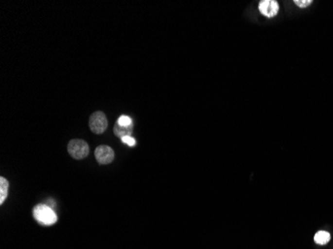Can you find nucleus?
I'll list each match as a JSON object with an SVG mask.
<instances>
[{
    "label": "nucleus",
    "instance_id": "6",
    "mask_svg": "<svg viewBox=\"0 0 333 249\" xmlns=\"http://www.w3.org/2000/svg\"><path fill=\"white\" fill-rule=\"evenodd\" d=\"M133 132V125L129 127H122L118 124H116L114 127V133L117 137H120L121 139L126 136H131Z\"/></svg>",
    "mask_w": 333,
    "mask_h": 249
},
{
    "label": "nucleus",
    "instance_id": "10",
    "mask_svg": "<svg viewBox=\"0 0 333 249\" xmlns=\"http://www.w3.org/2000/svg\"><path fill=\"white\" fill-rule=\"evenodd\" d=\"M295 3H296L298 6L303 8V7L309 6V5L312 3V1H311V0H296Z\"/></svg>",
    "mask_w": 333,
    "mask_h": 249
},
{
    "label": "nucleus",
    "instance_id": "9",
    "mask_svg": "<svg viewBox=\"0 0 333 249\" xmlns=\"http://www.w3.org/2000/svg\"><path fill=\"white\" fill-rule=\"evenodd\" d=\"M116 124H118L122 127H129V126H132L133 125V122H132V119L128 116H121L118 121H117Z\"/></svg>",
    "mask_w": 333,
    "mask_h": 249
},
{
    "label": "nucleus",
    "instance_id": "1",
    "mask_svg": "<svg viewBox=\"0 0 333 249\" xmlns=\"http://www.w3.org/2000/svg\"><path fill=\"white\" fill-rule=\"evenodd\" d=\"M35 219L43 225H52L57 221V216L54 210L47 204H38L33 209Z\"/></svg>",
    "mask_w": 333,
    "mask_h": 249
},
{
    "label": "nucleus",
    "instance_id": "11",
    "mask_svg": "<svg viewBox=\"0 0 333 249\" xmlns=\"http://www.w3.org/2000/svg\"><path fill=\"white\" fill-rule=\"evenodd\" d=\"M122 142H123V143H125V144H127V145H128V146H130V147H134V146L136 145V141H135V139H134V138H132L131 136H126V137L122 138Z\"/></svg>",
    "mask_w": 333,
    "mask_h": 249
},
{
    "label": "nucleus",
    "instance_id": "3",
    "mask_svg": "<svg viewBox=\"0 0 333 249\" xmlns=\"http://www.w3.org/2000/svg\"><path fill=\"white\" fill-rule=\"evenodd\" d=\"M89 126L93 133H102L108 127V120L103 112H95L91 115L89 120Z\"/></svg>",
    "mask_w": 333,
    "mask_h": 249
},
{
    "label": "nucleus",
    "instance_id": "7",
    "mask_svg": "<svg viewBox=\"0 0 333 249\" xmlns=\"http://www.w3.org/2000/svg\"><path fill=\"white\" fill-rule=\"evenodd\" d=\"M331 235L329 232H324V231H320L318 232L315 233V243L319 244V245H325L330 241Z\"/></svg>",
    "mask_w": 333,
    "mask_h": 249
},
{
    "label": "nucleus",
    "instance_id": "5",
    "mask_svg": "<svg viewBox=\"0 0 333 249\" xmlns=\"http://www.w3.org/2000/svg\"><path fill=\"white\" fill-rule=\"evenodd\" d=\"M259 8L263 15L271 18L279 13L280 5L276 0H263V1L260 2Z\"/></svg>",
    "mask_w": 333,
    "mask_h": 249
},
{
    "label": "nucleus",
    "instance_id": "2",
    "mask_svg": "<svg viewBox=\"0 0 333 249\" xmlns=\"http://www.w3.org/2000/svg\"><path fill=\"white\" fill-rule=\"evenodd\" d=\"M68 152L72 158L76 160H82L89 155V146L83 140L75 139L69 142Z\"/></svg>",
    "mask_w": 333,
    "mask_h": 249
},
{
    "label": "nucleus",
    "instance_id": "4",
    "mask_svg": "<svg viewBox=\"0 0 333 249\" xmlns=\"http://www.w3.org/2000/svg\"><path fill=\"white\" fill-rule=\"evenodd\" d=\"M114 150L108 146H99L95 150V158L100 165H108L113 162Z\"/></svg>",
    "mask_w": 333,
    "mask_h": 249
},
{
    "label": "nucleus",
    "instance_id": "8",
    "mask_svg": "<svg viewBox=\"0 0 333 249\" xmlns=\"http://www.w3.org/2000/svg\"><path fill=\"white\" fill-rule=\"evenodd\" d=\"M8 182L4 178H0V203H3L5 199L7 198V193H8Z\"/></svg>",
    "mask_w": 333,
    "mask_h": 249
}]
</instances>
